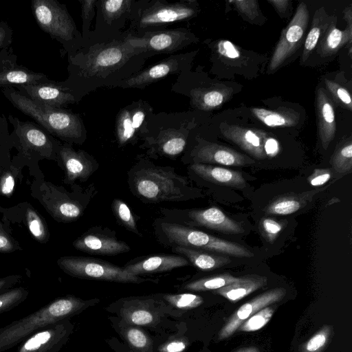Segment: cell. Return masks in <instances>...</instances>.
<instances>
[{
	"label": "cell",
	"instance_id": "cell-10",
	"mask_svg": "<svg viewBox=\"0 0 352 352\" xmlns=\"http://www.w3.org/2000/svg\"><path fill=\"white\" fill-rule=\"evenodd\" d=\"M41 202L58 221L70 222L80 217L96 192L94 186L80 187L69 192L62 187L45 182Z\"/></svg>",
	"mask_w": 352,
	"mask_h": 352
},
{
	"label": "cell",
	"instance_id": "cell-44",
	"mask_svg": "<svg viewBox=\"0 0 352 352\" xmlns=\"http://www.w3.org/2000/svg\"><path fill=\"white\" fill-rule=\"evenodd\" d=\"M163 297L171 305L182 309L196 308L204 302L203 298L200 296L189 293L165 294Z\"/></svg>",
	"mask_w": 352,
	"mask_h": 352
},
{
	"label": "cell",
	"instance_id": "cell-9",
	"mask_svg": "<svg viewBox=\"0 0 352 352\" xmlns=\"http://www.w3.org/2000/svg\"><path fill=\"white\" fill-rule=\"evenodd\" d=\"M8 120L13 127L10 133L13 147L19 151L22 159L56 160L57 151L61 142L50 135L34 121H23L12 114Z\"/></svg>",
	"mask_w": 352,
	"mask_h": 352
},
{
	"label": "cell",
	"instance_id": "cell-33",
	"mask_svg": "<svg viewBox=\"0 0 352 352\" xmlns=\"http://www.w3.org/2000/svg\"><path fill=\"white\" fill-rule=\"evenodd\" d=\"M267 284V278L258 275H248L241 277L233 283L215 290V293L231 302H236L260 289Z\"/></svg>",
	"mask_w": 352,
	"mask_h": 352
},
{
	"label": "cell",
	"instance_id": "cell-42",
	"mask_svg": "<svg viewBox=\"0 0 352 352\" xmlns=\"http://www.w3.org/2000/svg\"><path fill=\"white\" fill-rule=\"evenodd\" d=\"M274 311L273 307H265L250 316L237 330L250 332L261 329L271 320Z\"/></svg>",
	"mask_w": 352,
	"mask_h": 352
},
{
	"label": "cell",
	"instance_id": "cell-25",
	"mask_svg": "<svg viewBox=\"0 0 352 352\" xmlns=\"http://www.w3.org/2000/svg\"><path fill=\"white\" fill-rule=\"evenodd\" d=\"M63 321L47 324L27 337L17 352H56L66 334Z\"/></svg>",
	"mask_w": 352,
	"mask_h": 352
},
{
	"label": "cell",
	"instance_id": "cell-37",
	"mask_svg": "<svg viewBox=\"0 0 352 352\" xmlns=\"http://www.w3.org/2000/svg\"><path fill=\"white\" fill-rule=\"evenodd\" d=\"M111 208L119 224L126 230L140 235L135 217L127 204L123 200L114 199L111 204Z\"/></svg>",
	"mask_w": 352,
	"mask_h": 352
},
{
	"label": "cell",
	"instance_id": "cell-26",
	"mask_svg": "<svg viewBox=\"0 0 352 352\" xmlns=\"http://www.w3.org/2000/svg\"><path fill=\"white\" fill-rule=\"evenodd\" d=\"M190 225L201 226L209 229L230 234H241L244 229L241 223L226 215L217 207L192 209L186 211Z\"/></svg>",
	"mask_w": 352,
	"mask_h": 352
},
{
	"label": "cell",
	"instance_id": "cell-27",
	"mask_svg": "<svg viewBox=\"0 0 352 352\" xmlns=\"http://www.w3.org/2000/svg\"><path fill=\"white\" fill-rule=\"evenodd\" d=\"M316 109L320 140L323 148L327 149L335 137L336 123L333 101L322 87L317 89Z\"/></svg>",
	"mask_w": 352,
	"mask_h": 352
},
{
	"label": "cell",
	"instance_id": "cell-58",
	"mask_svg": "<svg viewBox=\"0 0 352 352\" xmlns=\"http://www.w3.org/2000/svg\"><path fill=\"white\" fill-rule=\"evenodd\" d=\"M186 347V343L182 340H173L167 342L160 348L162 352H182Z\"/></svg>",
	"mask_w": 352,
	"mask_h": 352
},
{
	"label": "cell",
	"instance_id": "cell-19",
	"mask_svg": "<svg viewBox=\"0 0 352 352\" xmlns=\"http://www.w3.org/2000/svg\"><path fill=\"white\" fill-rule=\"evenodd\" d=\"M52 80L43 73L32 71L17 63V56L11 46L0 50V88L34 85Z\"/></svg>",
	"mask_w": 352,
	"mask_h": 352
},
{
	"label": "cell",
	"instance_id": "cell-32",
	"mask_svg": "<svg viewBox=\"0 0 352 352\" xmlns=\"http://www.w3.org/2000/svg\"><path fill=\"white\" fill-rule=\"evenodd\" d=\"M337 19L327 28L317 45V53L322 57L336 54L347 43L351 46L352 28L347 26L344 30L336 27Z\"/></svg>",
	"mask_w": 352,
	"mask_h": 352
},
{
	"label": "cell",
	"instance_id": "cell-54",
	"mask_svg": "<svg viewBox=\"0 0 352 352\" xmlns=\"http://www.w3.org/2000/svg\"><path fill=\"white\" fill-rule=\"evenodd\" d=\"M13 31L6 21H0V50L11 46Z\"/></svg>",
	"mask_w": 352,
	"mask_h": 352
},
{
	"label": "cell",
	"instance_id": "cell-7",
	"mask_svg": "<svg viewBox=\"0 0 352 352\" xmlns=\"http://www.w3.org/2000/svg\"><path fill=\"white\" fill-rule=\"evenodd\" d=\"M155 230L157 239L168 246H182L240 258L254 256L252 252L239 243L175 222L157 220Z\"/></svg>",
	"mask_w": 352,
	"mask_h": 352
},
{
	"label": "cell",
	"instance_id": "cell-52",
	"mask_svg": "<svg viewBox=\"0 0 352 352\" xmlns=\"http://www.w3.org/2000/svg\"><path fill=\"white\" fill-rule=\"evenodd\" d=\"M217 51L221 56L226 58H238L241 54L237 48L230 41L221 40L217 44Z\"/></svg>",
	"mask_w": 352,
	"mask_h": 352
},
{
	"label": "cell",
	"instance_id": "cell-1",
	"mask_svg": "<svg viewBox=\"0 0 352 352\" xmlns=\"http://www.w3.org/2000/svg\"><path fill=\"white\" fill-rule=\"evenodd\" d=\"M148 58L126 30L116 38L88 43L67 56L68 76L60 82L79 102L99 88H115L142 69Z\"/></svg>",
	"mask_w": 352,
	"mask_h": 352
},
{
	"label": "cell",
	"instance_id": "cell-14",
	"mask_svg": "<svg viewBox=\"0 0 352 352\" xmlns=\"http://www.w3.org/2000/svg\"><path fill=\"white\" fill-rule=\"evenodd\" d=\"M197 52L174 54L156 64L143 68L130 78L121 81L115 88L144 89L148 85L171 75H179L190 69Z\"/></svg>",
	"mask_w": 352,
	"mask_h": 352
},
{
	"label": "cell",
	"instance_id": "cell-59",
	"mask_svg": "<svg viewBox=\"0 0 352 352\" xmlns=\"http://www.w3.org/2000/svg\"><path fill=\"white\" fill-rule=\"evenodd\" d=\"M267 1L274 7L281 17L285 16L286 12L289 10L291 3L289 0H268Z\"/></svg>",
	"mask_w": 352,
	"mask_h": 352
},
{
	"label": "cell",
	"instance_id": "cell-47",
	"mask_svg": "<svg viewBox=\"0 0 352 352\" xmlns=\"http://www.w3.org/2000/svg\"><path fill=\"white\" fill-rule=\"evenodd\" d=\"M16 168L10 165L1 170L0 173V195L10 197L12 195L16 182V174L14 170Z\"/></svg>",
	"mask_w": 352,
	"mask_h": 352
},
{
	"label": "cell",
	"instance_id": "cell-50",
	"mask_svg": "<svg viewBox=\"0 0 352 352\" xmlns=\"http://www.w3.org/2000/svg\"><path fill=\"white\" fill-rule=\"evenodd\" d=\"M329 332V329L326 327L314 335L304 345L305 351L319 352L326 344Z\"/></svg>",
	"mask_w": 352,
	"mask_h": 352
},
{
	"label": "cell",
	"instance_id": "cell-36",
	"mask_svg": "<svg viewBox=\"0 0 352 352\" xmlns=\"http://www.w3.org/2000/svg\"><path fill=\"white\" fill-rule=\"evenodd\" d=\"M241 277H235L230 274H223L202 278L186 284L184 288L190 291L217 290L223 287L239 280Z\"/></svg>",
	"mask_w": 352,
	"mask_h": 352
},
{
	"label": "cell",
	"instance_id": "cell-6",
	"mask_svg": "<svg viewBox=\"0 0 352 352\" xmlns=\"http://www.w3.org/2000/svg\"><path fill=\"white\" fill-rule=\"evenodd\" d=\"M87 302L74 296L58 298L34 313L0 329V352H3L42 327L67 318Z\"/></svg>",
	"mask_w": 352,
	"mask_h": 352
},
{
	"label": "cell",
	"instance_id": "cell-15",
	"mask_svg": "<svg viewBox=\"0 0 352 352\" xmlns=\"http://www.w3.org/2000/svg\"><path fill=\"white\" fill-rule=\"evenodd\" d=\"M198 41L199 38L184 28L166 29L147 32L140 37L134 36L135 46L148 58L155 55L174 54Z\"/></svg>",
	"mask_w": 352,
	"mask_h": 352
},
{
	"label": "cell",
	"instance_id": "cell-41",
	"mask_svg": "<svg viewBox=\"0 0 352 352\" xmlns=\"http://www.w3.org/2000/svg\"><path fill=\"white\" fill-rule=\"evenodd\" d=\"M27 288H12L0 294V314L8 311L23 302L28 296Z\"/></svg>",
	"mask_w": 352,
	"mask_h": 352
},
{
	"label": "cell",
	"instance_id": "cell-39",
	"mask_svg": "<svg viewBox=\"0 0 352 352\" xmlns=\"http://www.w3.org/2000/svg\"><path fill=\"white\" fill-rule=\"evenodd\" d=\"M28 228L34 238L41 243L48 240L49 234L43 219L38 213L32 208H28L25 214Z\"/></svg>",
	"mask_w": 352,
	"mask_h": 352
},
{
	"label": "cell",
	"instance_id": "cell-60",
	"mask_svg": "<svg viewBox=\"0 0 352 352\" xmlns=\"http://www.w3.org/2000/svg\"><path fill=\"white\" fill-rule=\"evenodd\" d=\"M344 19L347 23V26L352 28V9L351 6L344 10Z\"/></svg>",
	"mask_w": 352,
	"mask_h": 352
},
{
	"label": "cell",
	"instance_id": "cell-3",
	"mask_svg": "<svg viewBox=\"0 0 352 352\" xmlns=\"http://www.w3.org/2000/svg\"><path fill=\"white\" fill-rule=\"evenodd\" d=\"M1 91L14 107L56 139L72 144H82L86 141L87 129L79 114L37 102L13 87L1 89Z\"/></svg>",
	"mask_w": 352,
	"mask_h": 352
},
{
	"label": "cell",
	"instance_id": "cell-38",
	"mask_svg": "<svg viewBox=\"0 0 352 352\" xmlns=\"http://www.w3.org/2000/svg\"><path fill=\"white\" fill-rule=\"evenodd\" d=\"M331 164L336 171L346 173L352 168V142L348 140L340 145L331 159Z\"/></svg>",
	"mask_w": 352,
	"mask_h": 352
},
{
	"label": "cell",
	"instance_id": "cell-11",
	"mask_svg": "<svg viewBox=\"0 0 352 352\" xmlns=\"http://www.w3.org/2000/svg\"><path fill=\"white\" fill-rule=\"evenodd\" d=\"M57 263L67 274L80 278L123 283H141L147 280L128 272L124 267L97 258L66 256L58 259Z\"/></svg>",
	"mask_w": 352,
	"mask_h": 352
},
{
	"label": "cell",
	"instance_id": "cell-61",
	"mask_svg": "<svg viewBox=\"0 0 352 352\" xmlns=\"http://www.w3.org/2000/svg\"><path fill=\"white\" fill-rule=\"evenodd\" d=\"M235 352H260L259 350L254 346L244 347L238 349Z\"/></svg>",
	"mask_w": 352,
	"mask_h": 352
},
{
	"label": "cell",
	"instance_id": "cell-2",
	"mask_svg": "<svg viewBox=\"0 0 352 352\" xmlns=\"http://www.w3.org/2000/svg\"><path fill=\"white\" fill-rule=\"evenodd\" d=\"M128 182L133 194L146 203L182 201L190 196L186 177L173 167L155 166L143 155L129 172Z\"/></svg>",
	"mask_w": 352,
	"mask_h": 352
},
{
	"label": "cell",
	"instance_id": "cell-20",
	"mask_svg": "<svg viewBox=\"0 0 352 352\" xmlns=\"http://www.w3.org/2000/svg\"><path fill=\"white\" fill-rule=\"evenodd\" d=\"M73 246L83 252L98 255H116L131 250L129 245L119 240L114 232L93 228L73 242Z\"/></svg>",
	"mask_w": 352,
	"mask_h": 352
},
{
	"label": "cell",
	"instance_id": "cell-40",
	"mask_svg": "<svg viewBox=\"0 0 352 352\" xmlns=\"http://www.w3.org/2000/svg\"><path fill=\"white\" fill-rule=\"evenodd\" d=\"M13 147L4 114H0V170L10 164V150Z\"/></svg>",
	"mask_w": 352,
	"mask_h": 352
},
{
	"label": "cell",
	"instance_id": "cell-43",
	"mask_svg": "<svg viewBox=\"0 0 352 352\" xmlns=\"http://www.w3.org/2000/svg\"><path fill=\"white\" fill-rule=\"evenodd\" d=\"M97 0H79L81 5L82 46L89 40L91 32V24L96 16V4Z\"/></svg>",
	"mask_w": 352,
	"mask_h": 352
},
{
	"label": "cell",
	"instance_id": "cell-30",
	"mask_svg": "<svg viewBox=\"0 0 352 352\" xmlns=\"http://www.w3.org/2000/svg\"><path fill=\"white\" fill-rule=\"evenodd\" d=\"M320 190L307 191L302 193L289 192L274 197L267 205L265 214L287 215L305 207L314 195Z\"/></svg>",
	"mask_w": 352,
	"mask_h": 352
},
{
	"label": "cell",
	"instance_id": "cell-31",
	"mask_svg": "<svg viewBox=\"0 0 352 352\" xmlns=\"http://www.w3.org/2000/svg\"><path fill=\"white\" fill-rule=\"evenodd\" d=\"M176 254L188 259L194 266L203 271H210L221 267L232 261L227 256L182 246L172 247Z\"/></svg>",
	"mask_w": 352,
	"mask_h": 352
},
{
	"label": "cell",
	"instance_id": "cell-5",
	"mask_svg": "<svg viewBox=\"0 0 352 352\" xmlns=\"http://www.w3.org/2000/svg\"><path fill=\"white\" fill-rule=\"evenodd\" d=\"M199 5L194 0H133L126 30L133 36L168 29L167 27L195 17Z\"/></svg>",
	"mask_w": 352,
	"mask_h": 352
},
{
	"label": "cell",
	"instance_id": "cell-13",
	"mask_svg": "<svg viewBox=\"0 0 352 352\" xmlns=\"http://www.w3.org/2000/svg\"><path fill=\"white\" fill-rule=\"evenodd\" d=\"M153 108L143 99L133 100L116 116L115 133L119 146L135 144L147 133Z\"/></svg>",
	"mask_w": 352,
	"mask_h": 352
},
{
	"label": "cell",
	"instance_id": "cell-29",
	"mask_svg": "<svg viewBox=\"0 0 352 352\" xmlns=\"http://www.w3.org/2000/svg\"><path fill=\"white\" fill-rule=\"evenodd\" d=\"M189 168L201 179L214 184L238 188L246 186L245 178L239 171L201 163H192Z\"/></svg>",
	"mask_w": 352,
	"mask_h": 352
},
{
	"label": "cell",
	"instance_id": "cell-17",
	"mask_svg": "<svg viewBox=\"0 0 352 352\" xmlns=\"http://www.w3.org/2000/svg\"><path fill=\"white\" fill-rule=\"evenodd\" d=\"M171 90L188 97L192 109L204 111L219 108L233 94V89L230 87L221 85H192L177 78L172 85Z\"/></svg>",
	"mask_w": 352,
	"mask_h": 352
},
{
	"label": "cell",
	"instance_id": "cell-51",
	"mask_svg": "<svg viewBox=\"0 0 352 352\" xmlns=\"http://www.w3.org/2000/svg\"><path fill=\"white\" fill-rule=\"evenodd\" d=\"M125 336L131 346L138 349H144L149 346L150 341L147 336L140 329L129 328Z\"/></svg>",
	"mask_w": 352,
	"mask_h": 352
},
{
	"label": "cell",
	"instance_id": "cell-56",
	"mask_svg": "<svg viewBox=\"0 0 352 352\" xmlns=\"http://www.w3.org/2000/svg\"><path fill=\"white\" fill-rule=\"evenodd\" d=\"M279 150L278 142L275 138L268 135L264 144V151L267 157L276 156L278 153Z\"/></svg>",
	"mask_w": 352,
	"mask_h": 352
},
{
	"label": "cell",
	"instance_id": "cell-46",
	"mask_svg": "<svg viewBox=\"0 0 352 352\" xmlns=\"http://www.w3.org/2000/svg\"><path fill=\"white\" fill-rule=\"evenodd\" d=\"M124 316L127 322L136 325H150L155 320L153 313L142 307L125 310Z\"/></svg>",
	"mask_w": 352,
	"mask_h": 352
},
{
	"label": "cell",
	"instance_id": "cell-35",
	"mask_svg": "<svg viewBox=\"0 0 352 352\" xmlns=\"http://www.w3.org/2000/svg\"><path fill=\"white\" fill-rule=\"evenodd\" d=\"M252 115L270 127H289L295 126L300 120L299 113L291 109L280 108L272 111L263 108H251Z\"/></svg>",
	"mask_w": 352,
	"mask_h": 352
},
{
	"label": "cell",
	"instance_id": "cell-48",
	"mask_svg": "<svg viewBox=\"0 0 352 352\" xmlns=\"http://www.w3.org/2000/svg\"><path fill=\"white\" fill-rule=\"evenodd\" d=\"M229 3L233 4L237 11L249 20L253 21L258 16L259 7L256 0H231Z\"/></svg>",
	"mask_w": 352,
	"mask_h": 352
},
{
	"label": "cell",
	"instance_id": "cell-16",
	"mask_svg": "<svg viewBox=\"0 0 352 352\" xmlns=\"http://www.w3.org/2000/svg\"><path fill=\"white\" fill-rule=\"evenodd\" d=\"M309 19L307 6L300 2L291 21L281 32L268 65L269 74L276 71L300 47Z\"/></svg>",
	"mask_w": 352,
	"mask_h": 352
},
{
	"label": "cell",
	"instance_id": "cell-57",
	"mask_svg": "<svg viewBox=\"0 0 352 352\" xmlns=\"http://www.w3.org/2000/svg\"><path fill=\"white\" fill-rule=\"evenodd\" d=\"M21 278V276L12 275L0 278V294L12 289Z\"/></svg>",
	"mask_w": 352,
	"mask_h": 352
},
{
	"label": "cell",
	"instance_id": "cell-55",
	"mask_svg": "<svg viewBox=\"0 0 352 352\" xmlns=\"http://www.w3.org/2000/svg\"><path fill=\"white\" fill-rule=\"evenodd\" d=\"M16 249L15 241L0 226V252H10Z\"/></svg>",
	"mask_w": 352,
	"mask_h": 352
},
{
	"label": "cell",
	"instance_id": "cell-45",
	"mask_svg": "<svg viewBox=\"0 0 352 352\" xmlns=\"http://www.w3.org/2000/svg\"><path fill=\"white\" fill-rule=\"evenodd\" d=\"M324 85L327 90L338 105L352 111L351 97L346 88L336 82L327 78L324 79Z\"/></svg>",
	"mask_w": 352,
	"mask_h": 352
},
{
	"label": "cell",
	"instance_id": "cell-18",
	"mask_svg": "<svg viewBox=\"0 0 352 352\" xmlns=\"http://www.w3.org/2000/svg\"><path fill=\"white\" fill-rule=\"evenodd\" d=\"M56 161L65 171V182L71 184L76 180L85 182L98 168L97 160L87 151L76 150L72 144L61 142Z\"/></svg>",
	"mask_w": 352,
	"mask_h": 352
},
{
	"label": "cell",
	"instance_id": "cell-24",
	"mask_svg": "<svg viewBox=\"0 0 352 352\" xmlns=\"http://www.w3.org/2000/svg\"><path fill=\"white\" fill-rule=\"evenodd\" d=\"M220 129L226 138L234 142L251 156L257 160L267 158L264 144L268 135L265 131L227 123L221 124Z\"/></svg>",
	"mask_w": 352,
	"mask_h": 352
},
{
	"label": "cell",
	"instance_id": "cell-28",
	"mask_svg": "<svg viewBox=\"0 0 352 352\" xmlns=\"http://www.w3.org/2000/svg\"><path fill=\"white\" fill-rule=\"evenodd\" d=\"M188 265H189L188 259L179 254H159L145 258L135 263H128L124 269L133 275L138 276L168 272Z\"/></svg>",
	"mask_w": 352,
	"mask_h": 352
},
{
	"label": "cell",
	"instance_id": "cell-53",
	"mask_svg": "<svg viewBox=\"0 0 352 352\" xmlns=\"http://www.w3.org/2000/svg\"><path fill=\"white\" fill-rule=\"evenodd\" d=\"M331 177V172L327 168H316L307 178L312 186H319L326 184Z\"/></svg>",
	"mask_w": 352,
	"mask_h": 352
},
{
	"label": "cell",
	"instance_id": "cell-23",
	"mask_svg": "<svg viewBox=\"0 0 352 352\" xmlns=\"http://www.w3.org/2000/svg\"><path fill=\"white\" fill-rule=\"evenodd\" d=\"M285 293L284 288H274L241 305L222 327L219 333V339L222 340L231 336L250 316L265 307L280 300Z\"/></svg>",
	"mask_w": 352,
	"mask_h": 352
},
{
	"label": "cell",
	"instance_id": "cell-21",
	"mask_svg": "<svg viewBox=\"0 0 352 352\" xmlns=\"http://www.w3.org/2000/svg\"><path fill=\"white\" fill-rule=\"evenodd\" d=\"M197 144L190 156L194 163L218 164L230 166H245L254 163L250 157L231 148L197 138Z\"/></svg>",
	"mask_w": 352,
	"mask_h": 352
},
{
	"label": "cell",
	"instance_id": "cell-22",
	"mask_svg": "<svg viewBox=\"0 0 352 352\" xmlns=\"http://www.w3.org/2000/svg\"><path fill=\"white\" fill-rule=\"evenodd\" d=\"M13 87L31 100L54 108L65 109L69 104L78 102L73 94L63 87L60 82L52 80L47 82Z\"/></svg>",
	"mask_w": 352,
	"mask_h": 352
},
{
	"label": "cell",
	"instance_id": "cell-12",
	"mask_svg": "<svg viewBox=\"0 0 352 352\" xmlns=\"http://www.w3.org/2000/svg\"><path fill=\"white\" fill-rule=\"evenodd\" d=\"M133 1L97 0L95 26L85 45L107 41L121 34L129 23Z\"/></svg>",
	"mask_w": 352,
	"mask_h": 352
},
{
	"label": "cell",
	"instance_id": "cell-8",
	"mask_svg": "<svg viewBox=\"0 0 352 352\" xmlns=\"http://www.w3.org/2000/svg\"><path fill=\"white\" fill-rule=\"evenodd\" d=\"M31 8L39 28L59 43L67 56L82 47L81 32L65 4L56 0H32Z\"/></svg>",
	"mask_w": 352,
	"mask_h": 352
},
{
	"label": "cell",
	"instance_id": "cell-34",
	"mask_svg": "<svg viewBox=\"0 0 352 352\" xmlns=\"http://www.w3.org/2000/svg\"><path fill=\"white\" fill-rule=\"evenodd\" d=\"M336 19H337L336 16L329 15L324 7H321L316 11L311 28L304 43L300 57L301 63H304L307 60L327 28Z\"/></svg>",
	"mask_w": 352,
	"mask_h": 352
},
{
	"label": "cell",
	"instance_id": "cell-49",
	"mask_svg": "<svg viewBox=\"0 0 352 352\" xmlns=\"http://www.w3.org/2000/svg\"><path fill=\"white\" fill-rule=\"evenodd\" d=\"M260 228L264 237L271 243L283 229L281 223L272 218H263L260 221Z\"/></svg>",
	"mask_w": 352,
	"mask_h": 352
},
{
	"label": "cell",
	"instance_id": "cell-4",
	"mask_svg": "<svg viewBox=\"0 0 352 352\" xmlns=\"http://www.w3.org/2000/svg\"><path fill=\"white\" fill-rule=\"evenodd\" d=\"M195 126L186 112L153 113L140 147L150 157L174 159L184 151Z\"/></svg>",
	"mask_w": 352,
	"mask_h": 352
}]
</instances>
